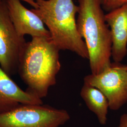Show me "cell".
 Segmentation results:
<instances>
[{"label": "cell", "mask_w": 127, "mask_h": 127, "mask_svg": "<svg viewBox=\"0 0 127 127\" xmlns=\"http://www.w3.org/2000/svg\"><path fill=\"white\" fill-rule=\"evenodd\" d=\"M59 51L50 38L33 37L26 42L20 56L18 69L27 91L41 99L57 83L61 67Z\"/></svg>", "instance_id": "1"}, {"label": "cell", "mask_w": 127, "mask_h": 127, "mask_svg": "<svg viewBox=\"0 0 127 127\" xmlns=\"http://www.w3.org/2000/svg\"><path fill=\"white\" fill-rule=\"evenodd\" d=\"M43 104V101L21 89L0 66V113L8 112L20 104Z\"/></svg>", "instance_id": "8"}, {"label": "cell", "mask_w": 127, "mask_h": 127, "mask_svg": "<svg viewBox=\"0 0 127 127\" xmlns=\"http://www.w3.org/2000/svg\"><path fill=\"white\" fill-rule=\"evenodd\" d=\"M6 3L10 18L19 35L50 38V33L41 18L26 8L20 0H6Z\"/></svg>", "instance_id": "7"}, {"label": "cell", "mask_w": 127, "mask_h": 127, "mask_svg": "<svg viewBox=\"0 0 127 127\" xmlns=\"http://www.w3.org/2000/svg\"><path fill=\"white\" fill-rule=\"evenodd\" d=\"M23 1L27 2V3L31 5L32 7H33V9H36L37 7L36 0H22Z\"/></svg>", "instance_id": "13"}, {"label": "cell", "mask_w": 127, "mask_h": 127, "mask_svg": "<svg viewBox=\"0 0 127 127\" xmlns=\"http://www.w3.org/2000/svg\"><path fill=\"white\" fill-rule=\"evenodd\" d=\"M32 11L47 27L50 39L60 50H69L89 59L86 46L78 31V5L73 0H36Z\"/></svg>", "instance_id": "3"}, {"label": "cell", "mask_w": 127, "mask_h": 127, "mask_svg": "<svg viewBox=\"0 0 127 127\" xmlns=\"http://www.w3.org/2000/svg\"><path fill=\"white\" fill-rule=\"evenodd\" d=\"M103 9L107 13L127 4V0H99Z\"/></svg>", "instance_id": "11"}, {"label": "cell", "mask_w": 127, "mask_h": 127, "mask_svg": "<svg viewBox=\"0 0 127 127\" xmlns=\"http://www.w3.org/2000/svg\"><path fill=\"white\" fill-rule=\"evenodd\" d=\"M80 95L88 109L96 115L99 123L105 125L107 121L109 105L104 94L96 88L83 82Z\"/></svg>", "instance_id": "10"}, {"label": "cell", "mask_w": 127, "mask_h": 127, "mask_svg": "<svg viewBox=\"0 0 127 127\" xmlns=\"http://www.w3.org/2000/svg\"><path fill=\"white\" fill-rule=\"evenodd\" d=\"M77 27L89 54L91 74H97L111 63L112 33L99 0H78Z\"/></svg>", "instance_id": "2"}, {"label": "cell", "mask_w": 127, "mask_h": 127, "mask_svg": "<svg viewBox=\"0 0 127 127\" xmlns=\"http://www.w3.org/2000/svg\"><path fill=\"white\" fill-rule=\"evenodd\" d=\"M70 119L64 109L43 104H20L0 113V127H60Z\"/></svg>", "instance_id": "4"}, {"label": "cell", "mask_w": 127, "mask_h": 127, "mask_svg": "<svg viewBox=\"0 0 127 127\" xmlns=\"http://www.w3.org/2000/svg\"><path fill=\"white\" fill-rule=\"evenodd\" d=\"M83 82L96 88L104 94L111 110H119L127 103V64L111 62L99 73L85 76Z\"/></svg>", "instance_id": "5"}, {"label": "cell", "mask_w": 127, "mask_h": 127, "mask_svg": "<svg viewBox=\"0 0 127 127\" xmlns=\"http://www.w3.org/2000/svg\"><path fill=\"white\" fill-rule=\"evenodd\" d=\"M112 36V58L121 62L127 55V4L105 15Z\"/></svg>", "instance_id": "9"}, {"label": "cell", "mask_w": 127, "mask_h": 127, "mask_svg": "<svg viewBox=\"0 0 127 127\" xmlns=\"http://www.w3.org/2000/svg\"><path fill=\"white\" fill-rule=\"evenodd\" d=\"M26 42L11 20L6 0H0V66L9 75L18 68Z\"/></svg>", "instance_id": "6"}, {"label": "cell", "mask_w": 127, "mask_h": 127, "mask_svg": "<svg viewBox=\"0 0 127 127\" xmlns=\"http://www.w3.org/2000/svg\"><path fill=\"white\" fill-rule=\"evenodd\" d=\"M117 127H127V114H123L121 116L119 125Z\"/></svg>", "instance_id": "12"}]
</instances>
